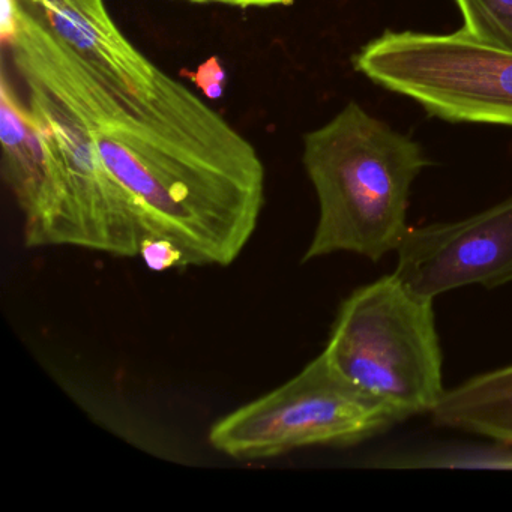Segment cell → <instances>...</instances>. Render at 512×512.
Instances as JSON below:
<instances>
[{
	"mask_svg": "<svg viewBox=\"0 0 512 512\" xmlns=\"http://www.w3.org/2000/svg\"><path fill=\"white\" fill-rule=\"evenodd\" d=\"M23 82L64 101L119 182L143 239H164L187 266H229L256 232L265 166L256 148L181 80L127 83L68 46L32 0H13L4 34Z\"/></svg>",
	"mask_w": 512,
	"mask_h": 512,
	"instance_id": "6da1fadb",
	"label": "cell"
},
{
	"mask_svg": "<svg viewBox=\"0 0 512 512\" xmlns=\"http://www.w3.org/2000/svg\"><path fill=\"white\" fill-rule=\"evenodd\" d=\"M319 220L302 262L353 253L379 262L406 236L410 188L428 166L418 143L349 103L304 137Z\"/></svg>",
	"mask_w": 512,
	"mask_h": 512,
	"instance_id": "7a4b0ae2",
	"label": "cell"
},
{
	"mask_svg": "<svg viewBox=\"0 0 512 512\" xmlns=\"http://www.w3.org/2000/svg\"><path fill=\"white\" fill-rule=\"evenodd\" d=\"M322 355L400 419L433 412L446 391L434 299L413 292L395 274L344 299Z\"/></svg>",
	"mask_w": 512,
	"mask_h": 512,
	"instance_id": "3957f363",
	"label": "cell"
},
{
	"mask_svg": "<svg viewBox=\"0 0 512 512\" xmlns=\"http://www.w3.org/2000/svg\"><path fill=\"white\" fill-rule=\"evenodd\" d=\"M359 73L452 122L512 127V50L463 31L385 32L353 58Z\"/></svg>",
	"mask_w": 512,
	"mask_h": 512,
	"instance_id": "277c9868",
	"label": "cell"
},
{
	"mask_svg": "<svg viewBox=\"0 0 512 512\" xmlns=\"http://www.w3.org/2000/svg\"><path fill=\"white\" fill-rule=\"evenodd\" d=\"M401 421L394 410L341 377L320 353L274 391L233 410L209 443L235 460H268L310 446H349Z\"/></svg>",
	"mask_w": 512,
	"mask_h": 512,
	"instance_id": "5b68a950",
	"label": "cell"
},
{
	"mask_svg": "<svg viewBox=\"0 0 512 512\" xmlns=\"http://www.w3.org/2000/svg\"><path fill=\"white\" fill-rule=\"evenodd\" d=\"M64 212V247L137 257L143 241L124 188L107 169L79 116L52 92L26 82Z\"/></svg>",
	"mask_w": 512,
	"mask_h": 512,
	"instance_id": "8992f818",
	"label": "cell"
},
{
	"mask_svg": "<svg viewBox=\"0 0 512 512\" xmlns=\"http://www.w3.org/2000/svg\"><path fill=\"white\" fill-rule=\"evenodd\" d=\"M395 253V277L427 298L460 287L509 283L512 197L464 220L409 227Z\"/></svg>",
	"mask_w": 512,
	"mask_h": 512,
	"instance_id": "52a82bcc",
	"label": "cell"
},
{
	"mask_svg": "<svg viewBox=\"0 0 512 512\" xmlns=\"http://www.w3.org/2000/svg\"><path fill=\"white\" fill-rule=\"evenodd\" d=\"M0 142L2 176L25 218L26 247H64L61 194L40 128L5 77L0 86Z\"/></svg>",
	"mask_w": 512,
	"mask_h": 512,
	"instance_id": "ba28073f",
	"label": "cell"
},
{
	"mask_svg": "<svg viewBox=\"0 0 512 512\" xmlns=\"http://www.w3.org/2000/svg\"><path fill=\"white\" fill-rule=\"evenodd\" d=\"M34 4L68 46L122 82L145 83L160 71L122 34L104 0H34Z\"/></svg>",
	"mask_w": 512,
	"mask_h": 512,
	"instance_id": "9c48e42d",
	"label": "cell"
},
{
	"mask_svg": "<svg viewBox=\"0 0 512 512\" xmlns=\"http://www.w3.org/2000/svg\"><path fill=\"white\" fill-rule=\"evenodd\" d=\"M431 416L442 427L512 445V365L445 391Z\"/></svg>",
	"mask_w": 512,
	"mask_h": 512,
	"instance_id": "30bf717a",
	"label": "cell"
},
{
	"mask_svg": "<svg viewBox=\"0 0 512 512\" xmlns=\"http://www.w3.org/2000/svg\"><path fill=\"white\" fill-rule=\"evenodd\" d=\"M463 16L461 31L482 43L512 50V0H455Z\"/></svg>",
	"mask_w": 512,
	"mask_h": 512,
	"instance_id": "8fae6325",
	"label": "cell"
},
{
	"mask_svg": "<svg viewBox=\"0 0 512 512\" xmlns=\"http://www.w3.org/2000/svg\"><path fill=\"white\" fill-rule=\"evenodd\" d=\"M149 269L164 272L185 265V257L178 247L164 239L145 238L140 244V254Z\"/></svg>",
	"mask_w": 512,
	"mask_h": 512,
	"instance_id": "7c38bea8",
	"label": "cell"
},
{
	"mask_svg": "<svg viewBox=\"0 0 512 512\" xmlns=\"http://www.w3.org/2000/svg\"><path fill=\"white\" fill-rule=\"evenodd\" d=\"M197 86L202 89L203 94L208 98H220L223 94L224 79L226 73L221 68L217 58L208 59L205 64L200 65L199 70L191 76Z\"/></svg>",
	"mask_w": 512,
	"mask_h": 512,
	"instance_id": "4fadbf2b",
	"label": "cell"
},
{
	"mask_svg": "<svg viewBox=\"0 0 512 512\" xmlns=\"http://www.w3.org/2000/svg\"><path fill=\"white\" fill-rule=\"evenodd\" d=\"M191 4H217L235 8L289 7L293 0H184Z\"/></svg>",
	"mask_w": 512,
	"mask_h": 512,
	"instance_id": "5bb4252c",
	"label": "cell"
}]
</instances>
